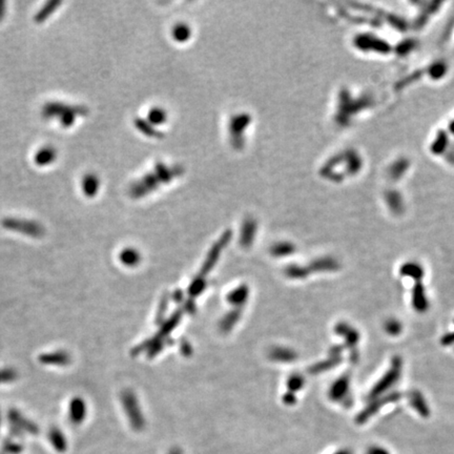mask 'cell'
<instances>
[{"instance_id":"cell-1","label":"cell","mask_w":454,"mask_h":454,"mask_svg":"<svg viewBox=\"0 0 454 454\" xmlns=\"http://www.w3.org/2000/svg\"><path fill=\"white\" fill-rule=\"evenodd\" d=\"M89 109L83 105H71L63 102H47L43 105L41 115L46 120H57L61 126H73L79 116H87Z\"/></svg>"},{"instance_id":"cell-2","label":"cell","mask_w":454,"mask_h":454,"mask_svg":"<svg viewBox=\"0 0 454 454\" xmlns=\"http://www.w3.org/2000/svg\"><path fill=\"white\" fill-rule=\"evenodd\" d=\"M2 224L6 230L20 233L32 238H41L44 235L43 226L35 221L22 220L19 218H6L3 220Z\"/></svg>"},{"instance_id":"cell-3","label":"cell","mask_w":454,"mask_h":454,"mask_svg":"<svg viewBox=\"0 0 454 454\" xmlns=\"http://www.w3.org/2000/svg\"><path fill=\"white\" fill-rule=\"evenodd\" d=\"M38 360L41 364L53 366H67L71 362V356L64 350H56L39 355Z\"/></svg>"},{"instance_id":"cell-4","label":"cell","mask_w":454,"mask_h":454,"mask_svg":"<svg viewBox=\"0 0 454 454\" xmlns=\"http://www.w3.org/2000/svg\"><path fill=\"white\" fill-rule=\"evenodd\" d=\"M87 416V404L81 398H74L69 402L68 406V417L69 421L79 425L85 421Z\"/></svg>"},{"instance_id":"cell-5","label":"cell","mask_w":454,"mask_h":454,"mask_svg":"<svg viewBox=\"0 0 454 454\" xmlns=\"http://www.w3.org/2000/svg\"><path fill=\"white\" fill-rule=\"evenodd\" d=\"M9 419L11 424L13 425L18 430H25L30 433H37L38 429L36 427L34 423L26 419L19 411L17 410H11L9 413Z\"/></svg>"},{"instance_id":"cell-6","label":"cell","mask_w":454,"mask_h":454,"mask_svg":"<svg viewBox=\"0 0 454 454\" xmlns=\"http://www.w3.org/2000/svg\"><path fill=\"white\" fill-rule=\"evenodd\" d=\"M82 193L88 198H93L97 195L100 188V180L96 174L89 173L83 176L81 181Z\"/></svg>"},{"instance_id":"cell-7","label":"cell","mask_w":454,"mask_h":454,"mask_svg":"<svg viewBox=\"0 0 454 454\" xmlns=\"http://www.w3.org/2000/svg\"><path fill=\"white\" fill-rule=\"evenodd\" d=\"M58 153L54 146L46 145L41 147L37 153H36L34 161L38 166H47L55 162L57 159Z\"/></svg>"},{"instance_id":"cell-8","label":"cell","mask_w":454,"mask_h":454,"mask_svg":"<svg viewBox=\"0 0 454 454\" xmlns=\"http://www.w3.org/2000/svg\"><path fill=\"white\" fill-rule=\"evenodd\" d=\"M61 6V2H57V0H53V2H49L46 3L38 12L37 14L35 15L34 20L35 22L37 23H42L44 22L47 18L50 16H52L56 10L58 9V7Z\"/></svg>"},{"instance_id":"cell-9","label":"cell","mask_w":454,"mask_h":454,"mask_svg":"<svg viewBox=\"0 0 454 454\" xmlns=\"http://www.w3.org/2000/svg\"><path fill=\"white\" fill-rule=\"evenodd\" d=\"M49 438L51 440V443L53 444V446L59 450V451H63L66 448V440L64 435L62 434V432L59 430L58 428H52L50 430L49 433Z\"/></svg>"},{"instance_id":"cell-10","label":"cell","mask_w":454,"mask_h":454,"mask_svg":"<svg viewBox=\"0 0 454 454\" xmlns=\"http://www.w3.org/2000/svg\"><path fill=\"white\" fill-rule=\"evenodd\" d=\"M18 377V372L14 368H3L0 369V384L12 383Z\"/></svg>"},{"instance_id":"cell-11","label":"cell","mask_w":454,"mask_h":454,"mask_svg":"<svg viewBox=\"0 0 454 454\" xmlns=\"http://www.w3.org/2000/svg\"><path fill=\"white\" fill-rule=\"evenodd\" d=\"M120 259L126 265H134L138 261V255L133 249H124L120 255Z\"/></svg>"},{"instance_id":"cell-12","label":"cell","mask_w":454,"mask_h":454,"mask_svg":"<svg viewBox=\"0 0 454 454\" xmlns=\"http://www.w3.org/2000/svg\"><path fill=\"white\" fill-rule=\"evenodd\" d=\"M6 12H7L6 3L0 0V21H2L4 19V17L6 16Z\"/></svg>"}]
</instances>
